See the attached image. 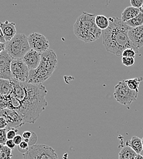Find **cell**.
I'll list each match as a JSON object with an SVG mask.
<instances>
[{
	"label": "cell",
	"mask_w": 143,
	"mask_h": 159,
	"mask_svg": "<svg viewBox=\"0 0 143 159\" xmlns=\"http://www.w3.org/2000/svg\"><path fill=\"white\" fill-rule=\"evenodd\" d=\"M11 81L13 86L11 95L20 102L16 111L25 122L35 123L48 105L45 98L48 93L46 87L43 84Z\"/></svg>",
	"instance_id": "1"
},
{
	"label": "cell",
	"mask_w": 143,
	"mask_h": 159,
	"mask_svg": "<svg viewBox=\"0 0 143 159\" xmlns=\"http://www.w3.org/2000/svg\"><path fill=\"white\" fill-rule=\"evenodd\" d=\"M108 20L109 26L102 31V43L106 50L117 57H122L123 52L127 48H133L138 53L128 36L132 28L118 17H110Z\"/></svg>",
	"instance_id": "2"
},
{
	"label": "cell",
	"mask_w": 143,
	"mask_h": 159,
	"mask_svg": "<svg viewBox=\"0 0 143 159\" xmlns=\"http://www.w3.org/2000/svg\"><path fill=\"white\" fill-rule=\"evenodd\" d=\"M95 14L83 12L78 17L73 26L74 35L85 43H90L99 39L102 31L96 25Z\"/></svg>",
	"instance_id": "3"
},
{
	"label": "cell",
	"mask_w": 143,
	"mask_h": 159,
	"mask_svg": "<svg viewBox=\"0 0 143 159\" xmlns=\"http://www.w3.org/2000/svg\"><path fill=\"white\" fill-rule=\"evenodd\" d=\"M57 64V57L53 50L49 49L42 53L40 64L36 69L30 70L27 82L32 84H43L51 77Z\"/></svg>",
	"instance_id": "4"
},
{
	"label": "cell",
	"mask_w": 143,
	"mask_h": 159,
	"mask_svg": "<svg viewBox=\"0 0 143 159\" xmlns=\"http://www.w3.org/2000/svg\"><path fill=\"white\" fill-rule=\"evenodd\" d=\"M31 50L28 37L24 34L17 35L6 43V51L13 59H22Z\"/></svg>",
	"instance_id": "5"
},
{
	"label": "cell",
	"mask_w": 143,
	"mask_h": 159,
	"mask_svg": "<svg viewBox=\"0 0 143 159\" xmlns=\"http://www.w3.org/2000/svg\"><path fill=\"white\" fill-rule=\"evenodd\" d=\"M114 98L116 100L124 105H130L138 98V93L128 88L125 80L120 81L115 86Z\"/></svg>",
	"instance_id": "6"
},
{
	"label": "cell",
	"mask_w": 143,
	"mask_h": 159,
	"mask_svg": "<svg viewBox=\"0 0 143 159\" xmlns=\"http://www.w3.org/2000/svg\"><path fill=\"white\" fill-rule=\"evenodd\" d=\"M26 154L32 159H59L55 149L46 144L31 146Z\"/></svg>",
	"instance_id": "7"
},
{
	"label": "cell",
	"mask_w": 143,
	"mask_h": 159,
	"mask_svg": "<svg viewBox=\"0 0 143 159\" xmlns=\"http://www.w3.org/2000/svg\"><path fill=\"white\" fill-rule=\"evenodd\" d=\"M30 70L22 59H13L11 63L12 81L19 83L27 82Z\"/></svg>",
	"instance_id": "8"
},
{
	"label": "cell",
	"mask_w": 143,
	"mask_h": 159,
	"mask_svg": "<svg viewBox=\"0 0 143 159\" xmlns=\"http://www.w3.org/2000/svg\"><path fill=\"white\" fill-rule=\"evenodd\" d=\"M28 42L31 49L40 53H43L49 50V42L48 39L38 33H32L28 36Z\"/></svg>",
	"instance_id": "9"
},
{
	"label": "cell",
	"mask_w": 143,
	"mask_h": 159,
	"mask_svg": "<svg viewBox=\"0 0 143 159\" xmlns=\"http://www.w3.org/2000/svg\"><path fill=\"white\" fill-rule=\"evenodd\" d=\"M13 58L4 50L0 53V79L12 81L11 63Z\"/></svg>",
	"instance_id": "10"
},
{
	"label": "cell",
	"mask_w": 143,
	"mask_h": 159,
	"mask_svg": "<svg viewBox=\"0 0 143 159\" xmlns=\"http://www.w3.org/2000/svg\"><path fill=\"white\" fill-rule=\"evenodd\" d=\"M1 116L4 117L7 122V129L20 127L26 122L21 118L20 115L15 110L10 109L1 110Z\"/></svg>",
	"instance_id": "11"
},
{
	"label": "cell",
	"mask_w": 143,
	"mask_h": 159,
	"mask_svg": "<svg viewBox=\"0 0 143 159\" xmlns=\"http://www.w3.org/2000/svg\"><path fill=\"white\" fill-rule=\"evenodd\" d=\"M41 53L31 49L22 58L30 70L36 69L40 64Z\"/></svg>",
	"instance_id": "12"
},
{
	"label": "cell",
	"mask_w": 143,
	"mask_h": 159,
	"mask_svg": "<svg viewBox=\"0 0 143 159\" xmlns=\"http://www.w3.org/2000/svg\"><path fill=\"white\" fill-rule=\"evenodd\" d=\"M128 36L132 45L138 52L143 47V25L132 28L128 32Z\"/></svg>",
	"instance_id": "13"
},
{
	"label": "cell",
	"mask_w": 143,
	"mask_h": 159,
	"mask_svg": "<svg viewBox=\"0 0 143 159\" xmlns=\"http://www.w3.org/2000/svg\"><path fill=\"white\" fill-rule=\"evenodd\" d=\"M0 27V30L3 33L6 42L12 39L17 35L16 24L14 22H9L7 20L1 23Z\"/></svg>",
	"instance_id": "14"
},
{
	"label": "cell",
	"mask_w": 143,
	"mask_h": 159,
	"mask_svg": "<svg viewBox=\"0 0 143 159\" xmlns=\"http://www.w3.org/2000/svg\"><path fill=\"white\" fill-rule=\"evenodd\" d=\"M13 91L12 81L7 80L0 79V95L1 97L10 96Z\"/></svg>",
	"instance_id": "15"
},
{
	"label": "cell",
	"mask_w": 143,
	"mask_h": 159,
	"mask_svg": "<svg viewBox=\"0 0 143 159\" xmlns=\"http://www.w3.org/2000/svg\"><path fill=\"white\" fill-rule=\"evenodd\" d=\"M126 146L130 147L137 154H140L143 149L142 139L137 136H133L130 140H127L126 141Z\"/></svg>",
	"instance_id": "16"
},
{
	"label": "cell",
	"mask_w": 143,
	"mask_h": 159,
	"mask_svg": "<svg viewBox=\"0 0 143 159\" xmlns=\"http://www.w3.org/2000/svg\"><path fill=\"white\" fill-rule=\"evenodd\" d=\"M140 12V9H137L132 6L127 7L123 11L121 19L123 21L127 22L136 17Z\"/></svg>",
	"instance_id": "17"
},
{
	"label": "cell",
	"mask_w": 143,
	"mask_h": 159,
	"mask_svg": "<svg viewBox=\"0 0 143 159\" xmlns=\"http://www.w3.org/2000/svg\"><path fill=\"white\" fill-rule=\"evenodd\" d=\"M137 154L130 147L125 146L119 153L118 159H135Z\"/></svg>",
	"instance_id": "18"
},
{
	"label": "cell",
	"mask_w": 143,
	"mask_h": 159,
	"mask_svg": "<svg viewBox=\"0 0 143 159\" xmlns=\"http://www.w3.org/2000/svg\"><path fill=\"white\" fill-rule=\"evenodd\" d=\"M143 81V77H139L134 79L125 80V82L127 83V86L132 90L139 92V86L140 83Z\"/></svg>",
	"instance_id": "19"
},
{
	"label": "cell",
	"mask_w": 143,
	"mask_h": 159,
	"mask_svg": "<svg viewBox=\"0 0 143 159\" xmlns=\"http://www.w3.org/2000/svg\"><path fill=\"white\" fill-rule=\"evenodd\" d=\"M95 22L97 26L102 31L107 29L110 25L108 19L103 15L96 16Z\"/></svg>",
	"instance_id": "20"
},
{
	"label": "cell",
	"mask_w": 143,
	"mask_h": 159,
	"mask_svg": "<svg viewBox=\"0 0 143 159\" xmlns=\"http://www.w3.org/2000/svg\"><path fill=\"white\" fill-rule=\"evenodd\" d=\"M126 24L131 27L132 28H137L138 26H141L143 25V14L142 12H140L139 15H138L136 17L133 18L132 20H129L127 22H125Z\"/></svg>",
	"instance_id": "21"
},
{
	"label": "cell",
	"mask_w": 143,
	"mask_h": 159,
	"mask_svg": "<svg viewBox=\"0 0 143 159\" xmlns=\"http://www.w3.org/2000/svg\"><path fill=\"white\" fill-rule=\"evenodd\" d=\"M13 157L12 150L6 145L1 144L0 159H12Z\"/></svg>",
	"instance_id": "22"
},
{
	"label": "cell",
	"mask_w": 143,
	"mask_h": 159,
	"mask_svg": "<svg viewBox=\"0 0 143 159\" xmlns=\"http://www.w3.org/2000/svg\"><path fill=\"white\" fill-rule=\"evenodd\" d=\"M19 132V129L15 128H10L7 129V139H14L17 135Z\"/></svg>",
	"instance_id": "23"
},
{
	"label": "cell",
	"mask_w": 143,
	"mask_h": 159,
	"mask_svg": "<svg viewBox=\"0 0 143 159\" xmlns=\"http://www.w3.org/2000/svg\"><path fill=\"white\" fill-rule=\"evenodd\" d=\"M29 148L30 147H29L28 143L23 140L20 144V145L18 146V150L19 151V152H20L21 153L24 154H26L28 151Z\"/></svg>",
	"instance_id": "24"
},
{
	"label": "cell",
	"mask_w": 143,
	"mask_h": 159,
	"mask_svg": "<svg viewBox=\"0 0 143 159\" xmlns=\"http://www.w3.org/2000/svg\"><path fill=\"white\" fill-rule=\"evenodd\" d=\"M137 52L133 48H127L123 52L122 57L134 58L135 57Z\"/></svg>",
	"instance_id": "25"
},
{
	"label": "cell",
	"mask_w": 143,
	"mask_h": 159,
	"mask_svg": "<svg viewBox=\"0 0 143 159\" xmlns=\"http://www.w3.org/2000/svg\"><path fill=\"white\" fill-rule=\"evenodd\" d=\"M7 129H3L0 130V143L2 145H6L7 141Z\"/></svg>",
	"instance_id": "26"
},
{
	"label": "cell",
	"mask_w": 143,
	"mask_h": 159,
	"mask_svg": "<svg viewBox=\"0 0 143 159\" xmlns=\"http://www.w3.org/2000/svg\"><path fill=\"white\" fill-rule=\"evenodd\" d=\"M121 62L123 65L130 67L133 66L135 64V58H127V57H122Z\"/></svg>",
	"instance_id": "27"
},
{
	"label": "cell",
	"mask_w": 143,
	"mask_h": 159,
	"mask_svg": "<svg viewBox=\"0 0 143 159\" xmlns=\"http://www.w3.org/2000/svg\"><path fill=\"white\" fill-rule=\"evenodd\" d=\"M37 140H38V137H37V134H36L35 132H32V137H31L30 139H28V140L26 141V142L28 144H29V147H31V146H33L36 145V144Z\"/></svg>",
	"instance_id": "28"
},
{
	"label": "cell",
	"mask_w": 143,
	"mask_h": 159,
	"mask_svg": "<svg viewBox=\"0 0 143 159\" xmlns=\"http://www.w3.org/2000/svg\"><path fill=\"white\" fill-rule=\"evenodd\" d=\"M130 4L132 7L140 9L143 4V0H131Z\"/></svg>",
	"instance_id": "29"
},
{
	"label": "cell",
	"mask_w": 143,
	"mask_h": 159,
	"mask_svg": "<svg viewBox=\"0 0 143 159\" xmlns=\"http://www.w3.org/2000/svg\"><path fill=\"white\" fill-rule=\"evenodd\" d=\"M32 132H31V131H25L23 132V135H22V137L23 138L24 141H27L28 139H30L31 137H32Z\"/></svg>",
	"instance_id": "30"
},
{
	"label": "cell",
	"mask_w": 143,
	"mask_h": 159,
	"mask_svg": "<svg viewBox=\"0 0 143 159\" xmlns=\"http://www.w3.org/2000/svg\"><path fill=\"white\" fill-rule=\"evenodd\" d=\"M7 120L4 117L1 116L0 117V129H7Z\"/></svg>",
	"instance_id": "31"
},
{
	"label": "cell",
	"mask_w": 143,
	"mask_h": 159,
	"mask_svg": "<svg viewBox=\"0 0 143 159\" xmlns=\"http://www.w3.org/2000/svg\"><path fill=\"white\" fill-rule=\"evenodd\" d=\"M6 146L12 150L15 149V148L16 147V144H15L13 139H8L6 143Z\"/></svg>",
	"instance_id": "32"
},
{
	"label": "cell",
	"mask_w": 143,
	"mask_h": 159,
	"mask_svg": "<svg viewBox=\"0 0 143 159\" xmlns=\"http://www.w3.org/2000/svg\"><path fill=\"white\" fill-rule=\"evenodd\" d=\"M23 138L22 136H21L20 135H17L13 140H14L15 144H16V146L17 145L19 146V145H20L21 143L23 141Z\"/></svg>",
	"instance_id": "33"
},
{
	"label": "cell",
	"mask_w": 143,
	"mask_h": 159,
	"mask_svg": "<svg viewBox=\"0 0 143 159\" xmlns=\"http://www.w3.org/2000/svg\"><path fill=\"white\" fill-rule=\"evenodd\" d=\"M0 43H6V41L5 40L3 33L1 31V34H0Z\"/></svg>",
	"instance_id": "34"
},
{
	"label": "cell",
	"mask_w": 143,
	"mask_h": 159,
	"mask_svg": "<svg viewBox=\"0 0 143 159\" xmlns=\"http://www.w3.org/2000/svg\"><path fill=\"white\" fill-rule=\"evenodd\" d=\"M6 50V43H0V53Z\"/></svg>",
	"instance_id": "35"
},
{
	"label": "cell",
	"mask_w": 143,
	"mask_h": 159,
	"mask_svg": "<svg viewBox=\"0 0 143 159\" xmlns=\"http://www.w3.org/2000/svg\"><path fill=\"white\" fill-rule=\"evenodd\" d=\"M23 159H31L30 157H29L26 154H23Z\"/></svg>",
	"instance_id": "36"
},
{
	"label": "cell",
	"mask_w": 143,
	"mask_h": 159,
	"mask_svg": "<svg viewBox=\"0 0 143 159\" xmlns=\"http://www.w3.org/2000/svg\"><path fill=\"white\" fill-rule=\"evenodd\" d=\"M135 159H143V157L142 156H141L140 154H137Z\"/></svg>",
	"instance_id": "37"
},
{
	"label": "cell",
	"mask_w": 143,
	"mask_h": 159,
	"mask_svg": "<svg viewBox=\"0 0 143 159\" xmlns=\"http://www.w3.org/2000/svg\"><path fill=\"white\" fill-rule=\"evenodd\" d=\"M140 12H142L143 14V5H142V6H141V7L140 9Z\"/></svg>",
	"instance_id": "38"
},
{
	"label": "cell",
	"mask_w": 143,
	"mask_h": 159,
	"mask_svg": "<svg viewBox=\"0 0 143 159\" xmlns=\"http://www.w3.org/2000/svg\"><path fill=\"white\" fill-rule=\"evenodd\" d=\"M140 155H141V156H142L143 157V149L142 150V151L141 152V153H140Z\"/></svg>",
	"instance_id": "39"
},
{
	"label": "cell",
	"mask_w": 143,
	"mask_h": 159,
	"mask_svg": "<svg viewBox=\"0 0 143 159\" xmlns=\"http://www.w3.org/2000/svg\"><path fill=\"white\" fill-rule=\"evenodd\" d=\"M142 143H143V139H142Z\"/></svg>",
	"instance_id": "40"
}]
</instances>
